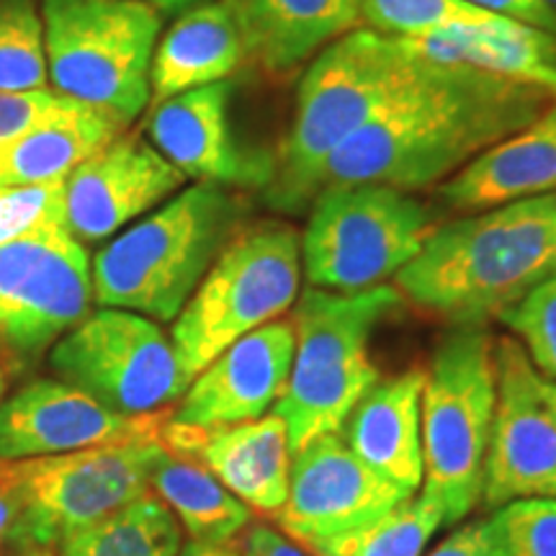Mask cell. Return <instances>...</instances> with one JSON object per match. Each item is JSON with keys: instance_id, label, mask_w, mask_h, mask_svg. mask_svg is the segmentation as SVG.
I'll use <instances>...</instances> for the list:
<instances>
[{"instance_id": "1", "label": "cell", "mask_w": 556, "mask_h": 556, "mask_svg": "<svg viewBox=\"0 0 556 556\" xmlns=\"http://www.w3.org/2000/svg\"><path fill=\"white\" fill-rule=\"evenodd\" d=\"M556 103L536 86L428 62L417 78L348 137L325 186L379 184L400 191L443 184Z\"/></svg>"}, {"instance_id": "2", "label": "cell", "mask_w": 556, "mask_h": 556, "mask_svg": "<svg viewBox=\"0 0 556 556\" xmlns=\"http://www.w3.org/2000/svg\"><path fill=\"white\" fill-rule=\"evenodd\" d=\"M548 278H556V193L443 222L392 287L422 315L482 328Z\"/></svg>"}, {"instance_id": "3", "label": "cell", "mask_w": 556, "mask_h": 556, "mask_svg": "<svg viewBox=\"0 0 556 556\" xmlns=\"http://www.w3.org/2000/svg\"><path fill=\"white\" fill-rule=\"evenodd\" d=\"M428 60L371 29L343 34L309 62L299 80L294 116L278 150L263 199L274 212L302 214L325 186L336 150L394 101Z\"/></svg>"}, {"instance_id": "4", "label": "cell", "mask_w": 556, "mask_h": 556, "mask_svg": "<svg viewBox=\"0 0 556 556\" xmlns=\"http://www.w3.org/2000/svg\"><path fill=\"white\" fill-rule=\"evenodd\" d=\"M242 201L222 186L180 189L96 253L93 302L173 323L242 227Z\"/></svg>"}, {"instance_id": "5", "label": "cell", "mask_w": 556, "mask_h": 556, "mask_svg": "<svg viewBox=\"0 0 556 556\" xmlns=\"http://www.w3.org/2000/svg\"><path fill=\"white\" fill-rule=\"evenodd\" d=\"M392 283L338 294L304 289L294 304V361L274 413L287 422L291 454L319 435L340 433L358 400L381 379L371 338L402 307Z\"/></svg>"}, {"instance_id": "6", "label": "cell", "mask_w": 556, "mask_h": 556, "mask_svg": "<svg viewBox=\"0 0 556 556\" xmlns=\"http://www.w3.org/2000/svg\"><path fill=\"white\" fill-rule=\"evenodd\" d=\"M495 338L454 328L435 348L422 387V497L458 526L482 503L495 417Z\"/></svg>"}, {"instance_id": "7", "label": "cell", "mask_w": 556, "mask_h": 556, "mask_svg": "<svg viewBox=\"0 0 556 556\" xmlns=\"http://www.w3.org/2000/svg\"><path fill=\"white\" fill-rule=\"evenodd\" d=\"M302 276V232L287 222L240 227L173 319L170 340L186 377L193 379L248 332L287 315Z\"/></svg>"}, {"instance_id": "8", "label": "cell", "mask_w": 556, "mask_h": 556, "mask_svg": "<svg viewBox=\"0 0 556 556\" xmlns=\"http://www.w3.org/2000/svg\"><path fill=\"white\" fill-rule=\"evenodd\" d=\"M47 80L58 93L137 122L150 109V70L163 13L139 0H41Z\"/></svg>"}, {"instance_id": "9", "label": "cell", "mask_w": 556, "mask_h": 556, "mask_svg": "<svg viewBox=\"0 0 556 556\" xmlns=\"http://www.w3.org/2000/svg\"><path fill=\"white\" fill-rule=\"evenodd\" d=\"M433 212L409 191L336 184L312 201L302 274L312 289L356 294L394 281L433 232Z\"/></svg>"}, {"instance_id": "10", "label": "cell", "mask_w": 556, "mask_h": 556, "mask_svg": "<svg viewBox=\"0 0 556 556\" xmlns=\"http://www.w3.org/2000/svg\"><path fill=\"white\" fill-rule=\"evenodd\" d=\"M50 368L54 379L127 417L168 413L191 384L160 323L114 307L90 312L65 332L52 345Z\"/></svg>"}, {"instance_id": "11", "label": "cell", "mask_w": 556, "mask_h": 556, "mask_svg": "<svg viewBox=\"0 0 556 556\" xmlns=\"http://www.w3.org/2000/svg\"><path fill=\"white\" fill-rule=\"evenodd\" d=\"M160 441L96 446L75 454L3 462L16 500L11 541L54 546L150 492V464Z\"/></svg>"}, {"instance_id": "12", "label": "cell", "mask_w": 556, "mask_h": 556, "mask_svg": "<svg viewBox=\"0 0 556 556\" xmlns=\"http://www.w3.org/2000/svg\"><path fill=\"white\" fill-rule=\"evenodd\" d=\"M88 250L65 225L0 242V366L29 371L90 315Z\"/></svg>"}, {"instance_id": "13", "label": "cell", "mask_w": 556, "mask_h": 556, "mask_svg": "<svg viewBox=\"0 0 556 556\" xmlns=\"http://www.w3.org/2000/svg\"><path fill=\"white\" fill-rule=\"evenodd\" d=\"M495 417L484 458L482 505L556 497V381L513 336L495 340Z\"/></svg>"}, {"instance_id": "14", "label": "cell", "mask_w": 556, "mask_h": 556, "mask_svg": "<svg viewBox=\"0 0 556 556\" xmlns=\"http://www.w3.org/2000/svg\"><path fill=\"white\" fill-rule=\"evenodd\" d=\"M409 497L415 495L368 469L340 433H328L291 458L289 495L274 520L309 552L374 523Z\"/></svg>"}, {"instance_id": "15", "label": "cell", "mask_w": 556, "mask_h": 556, "mask_svg": "<svg viewBox=\"0 0 556 556\" xmlns=\"http://www.w3.org/2000/svg\"><path fill=\"white\" fill-rule=\"evenodd\" d=\"M184 173L139 131H122L65 178V227L83 245L116 238L184 189Z\"/></svg>"}, {"instance_id": "16", "label": "cell", "mask_w": 556, "mask_h": 556, "mask_svg": "<svg viewBox=\"0 0 556 556\" xmlns=\"http://www.w3.org/2000/svg\"><path fill=\"white\" fill-rule=\"evenodd\" d=\"M168 413L116 415L60 379H34L0 402V458L26 462L96 446L160 441Z\"/></svg>"}, {"instance_id": "17", "label": "cell", "mask_w": 556, "mask_h": 556, "mask_svg": "<svg viewBox=\"0 0 556 556\" xmlns=\"http://www.w3.org/2000/svg\"><path fill=\"white\" fill-rule=\"evenodd\" d=\"M294 361V325L278 317L222 351L191 379L170 420L193 428L235 426L276 409Z\"/></svg>"}, {"instance_id": "18", "label": "cell", "mask_w": 556, "mask_h": 556, "mask_svg": "<svg viewBox=\"0 0 556 556\" xmlns=\"http://www.w3.org/2000/svg\"><path fill=\"white\" fill-rule=\"evenodd\" d=\"M227 80L186 90L150 106L148 137L168 163L197 184L222 189H266L274 160L266 152H248L229 129Z\"/></svg>"}, {"instance_id": "19", "label": "cell", "mask_w": 556, "mask_h": 556, "mask_svg": "<svg viewBox=\"0 0 556 556\" xmlns=\"http://www.w3.org/2000/svg\"><path fill=\"white\" fill-rule=\"evenodd\" d=\"M160 443L212 471L240 503L263 518H276L289 495L291 446L287 422L268 413L235 426L193 428L165 420Z\"/></svg>"}, {"instance_id": "20", "label": "cell", "mask_w": 556, "mask_h": 556, "mask_svg": "<svg viewBox=\"0 0 556 556\" xmlns=\"http://www.w3.org/2000/svg\"><path fill=\"white\" fill-rule=\"evenodd\" d=\"M426 368L379 379L345 417L340 438L368 469L415 495L422 486Z\"/></svg>"}, {"instance_id": "21", "label": "cell", "mask_w": 556, "mask_h": 556, "mask_svg": "<svg viewBox=\"0 0 556 556\" xmlns=\"http://www.w3.org/2000/svg\"><path fill=\"white\" fill-rule=\"evenodd\" d=\"M546 193H556V103L443 180L438 199L451 212L475 214Z\"/></svg>"}, {"instance_id": "22", "label": "cell", "mask_w": 556, "mask_h": 556, "mask_svg": "<svg viewBox=\"0 0 556 556\" xmlns=\"http://www.w3.org/2000/svg\"><path fill=\"white\" fill-rule=\"evenodd\" d=\"M245 58L268 75H289L325 47L358 29V0H222Z\"/></svg>"}, {"instance_id": "23", "label": "cell", "mask_w": 556, "mask_h": 556, "mask_svg": "<svg viewBox=\"0 0 556 556\" xmlns=\"http://www.w3.org/2000/svg\"><path fill=\"white\" fill-rule=\"evenodd\" d=\"M435 65L471 67L536 86L556 101V34L497 16L484 26H451L420 39H397Z\"/></svg>"}, {"instance_id": "24", "label": "cell", "mask_w": 556, "mask_h": 556, "mask_svg": "<svg viewBox=\"0 0 556 556\" xmlns=\"http://www.w3.org/2000/svg\"><path fill=\"white\" fill-rule=\"evenodd\" d=\"M245 60L238 24L227 5L222 0L193 5L157 39L150 70V106L227 80Z\"/></svg>"}, {"instance_id": "25", "label": "cell", "mask_w": 556, "mask_h": 556, "mask_svg": "<svg viewBox=\"0 0 556 556\" xmlns=\"http://www.w3.org/2000/svg\"><path fill=\"white\" fill-rule=\"evenodd\" d=\"M127 129L116 116L93 106L41 124L26 135L0 142V186L26 189L60 184L83 160L106 148L111 139Z\"/></svg>"}, {"instance_id": "26", "label": "cell", "mask_w": 556, "mask_h": 556, "mask_svg": "<svg viewBox=\"0 0 556 556\" xmlns=\"http://www.w3.org/2000/svg\"><path fill=\"white\" fill-rule=\"evenodd\" d=\"M150 492L163 500L189 541L235 544L253 520V510L212 471L163 443L150 464Z\"/></svg>"}, {"instance_id": "27", "label": "cell", "mask_w": 556, "mask_h": 556, "mask_svg": "<svg viewBox=\"0 0 556 556\" xmlns=\"http://www.w3.org/2000/svg\"><path fill=\"white\" fill-rule=\"evenodd\" d=\"M184 531L157 495L137 497L58 544L60 556H178Z\"/></svg>"}, {"instance_id": "28", "label": "cell", "mask_w": 556, "mask_h": 556, "mask_svg": "<svg viewBox=\"0 0 556 556\" xmlns=\"http://www.w3.org/2000/svg\"><path fill=\"white\" fill-rule=\"evenodd\" d=\"M443 526V513L426 497H409L358 531L309 548L312 556H422Z\"/></svg>"}, {"instance_id": "29", "label": "cell", "mask_w": 556, "mask_h": 556, "mask_svg": "<svg viewBox=\"0 0 556 556\" xmlns=\"http://www.w3.org/2000/svg\"><path fill=\"white\" fill-rule=\"evenodd\" d=\"M364 29L392 39H420L451 26H484L497 16L467 0H358Z\"/></svg>"}, {"instance_id": "30", "label": "cell", "mask_w": 556, "mask_h": 556, "mask_svg": "<svg viewBox=\"0 0 556 556\" xmlns=\"http://www.w3.org/2000/svg\"><path fill=\"white\" fill-rule=\"evenodd\" d=\"M47 88L45 24L37 0H0V90Z\"/></svg>"}, {"instance_id": "31", "label": "cell", "mask_w": 556, "mask_h": 556, "mask_svg": "<svg viewBox=\"0 0 556 556\" xmlns=\"http://www.w3.org/2000/svg\"><path fill=\"white\" fill-rule=\"evenodd\" d=\"M497 319L523 345L531 364L556 381V278L528 291Z\"/></svg>"}, {"instance_id": "32", "label": "cell", "mask_w": 556, "mask_h": 556, "mask_svg": "<svg viewBox=\"0 0 556 556\" xmlns=\"http://www.w3.org/2000/svg\"><path fill=\"white\" fill-rule=\"evenodd\" d=\"M503 556H556V497H528L492 510Z\"/></svg>"}, {"instance_id": "33", "label": "cell", "mask_w": 556, "mask_h": 556, "mask_svg": "<svg viewBox=\"0 0 556 556\" xmlns=\"http://www.w3.org/2000/svg\"><path fill=\"white\" fill-rule=\"evenodd\" d=\"M65 225V180L50 186H0V242Z\"/></svg>"}, {"instance_id": "34", "label": "cell", "mask_w": 556, "mask_h": 556, "mask_svg": "<svg viewBox=\"0 0 556 556\" xmlns=\"http://www.w3.org/2000/svg\"><path fill=\"white\" fill-rule=\"evenodd\" d=\"M86 103L67 99L54 88L24 90V93H3L0 90V142L50 124L62 116L78 114Z\"/></svg>"}, {"instance_id": "35", "label": "cell", "mask_w": 556, "mask_h": 556, "mask_svg": "<svg viewBox=\"0 0 556 556\" xmlns=\"http://www.w3.org/2000/svg\"><path fill=\"white\" fill-rule=\"evenodd\" d=\"M422 556H503L490 518H475L451 531L441 544Z\"/></svg>"}, {"instance_id": "36", "label": "cell", "mask_w": 556, "mask_h": 556, "mask_svg": "<svg viewBox=\"0 0 556 556\" xmlns=\"http://www.w3.org/2000/svg\"><path fill=\"white\" fill-rule=\"evenodd\" d=\"M235 544H238L240 556H312L307 548L289 539L281 528L255 518L250 520V526Z\"/></svg>"}, {"instance_id": "37", "label": "cell", "mask_w": 556, "mask_h": 556, "mask_svg": "<svg viewBox=\"0 0 556 556\" xmlns=\"http://www.w3.org/2000/svg\"><path fill=\"white\" fill-rule=\"evenodd\" d=\"M467 3L477 5V9L486 13H495V16H505L556 34V21L548 13L544 0H467Z\"/></svg>"}, {"instance_id": "38", "label": "cell", "mask_w": 556, "mask_h": 556, "mask_svg": "<svg viewBox=\"0 0 556 556\" xmlns=\"http://www.w3.org/2000/svg\"><path fill=\"white\" fill-rule=\"evenodd\" d=\"M13 520H16V500L11 495V486L3 479V458H0V552L11 536Z\"/></svg>"}, {"instance_id": "39", "label": "cell", "mask_w": 556, "mask_h": 556, "mask_svg": "<svg viewBox=\"0 0 556 556\" xmlns=\"http://www.w3.org/2000/svg\"><path fill=\"white\" fill-rule=\"evenodd\" d=\"M178 556H240L238 544H201V541H186Z\"/></svg>"}, {"instance_id": "40", "label": "cell", "mask_w": 556, "mask_h": 556, "mask_svg": "<svg viewBox=\"0 0 556 556\" xmlns=\"http://www.w3.org/2000/svg\"><path fill=\"white\" fill-rule=\"evenodd\" d=\"M0 556H60L58 548L47 544H34V541H11L5 544Z\"/></svg>"}, {"instance_id": "41", "label": "cell", "mask_w": 556, "mask_h": 556, "mask_svg": "<svg viewBox=\"0 0 556 556\" xmlns=\"http://www.w3.org/2000/svg\"><path fill=\"white\" fill-rule=\"evenodd\" d=\"M139 3H148L160 13H184L193 9V5L208 3V0H139Z\"/></svg>"}, {"instance_id": "42", "label": "cell", "mask_w": 556, "mask_h": 556, "mask_svg": "<svg viewBox=\"0 0 556 556\" xmlns=\"http://www.w3.org/2000/svg\"><path fill=\"white\" fill-rule=\"evenodd\" d=\"M5 389H9V384H5V371L3 366H0V402L5 400Z\"/></svg>"}, {"instance_id": "43", "label": "cell", "mask_w": 556, "mask_h": 556, "mask_svg": "<svg viewBox=\"0 0 556 556\" xmlns=\"http://www.w3.org/2000/svg\"><path fill=\"white\" fill-rule=\"evenodd\" d=\"M544 5L548 9V13H552V18L556 21V0H544Z\"/></svg>"}]
</instances>
